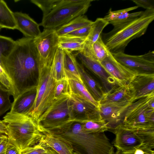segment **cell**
<instances>
[{
  "label": "cell",
  "mask_w": 154,
  "mask_h": 154,
  "mask_svg": "<svg viewBox=\"0 0 154 154\" xmlns=\"http://www.w3.org/2000/svg\"><path fill=\"white\" fill-rule=\"evenodd\" d=\"M33 39L25 37L16 40L5 63V69L13 84L14 100L25 92L36 89L34 80L38 66Z\"/></svg>",
  "instance_id": "1"
},
{
  "label": "cell",
  "mask_w": 154,
  "mask_h": 154,
  "mask_svg": "<svg viewBox=\"0 0 154 154\" xmlns=\"http://www.w3.org/2000/svg\"><path fill=\"white\" fill-rule=\"evenodd\" d=\"M154 19V9L146 10L139 17L113 26L111 31L103 34L102 40L112 54L124 53L129 42L143 35Z\"/></svg>",
  "instance_id": "2"
},
{
  "label": "cell",
  "mask_w": 154,
  "mask_h": 154,
  "mask_svg": "<svg viewBox=\"0 0 154 154\" xmlns=\"http://www.w3.org/2000/svg\"><path fill=\"white\" fill-rule=\"evenodd\" d=\"M8 137L21 153L38 143L43 135L36 122L27 113L10 111L3 118Z\"/></svg>",
  "instance_id": "3"
},
{
  "label": "cell",
  "mask_w": 154,
  "mask_h": 154,
  "mask_svg": "<svg viewBox=\"0 0 154 154\" xmlns=\"http://www.w3.org/2000/svg\"><path fill=\"white\" fill-rule=\"evenodd\" d=\"M51 65L38 66L36 97L27 113L37 123L40 117L55 100L54 91L57 81L53 77Z\"/></svg>",
  "instance_id": "4"
},
{
  "label": "cell",
  "mask_w": 154,
  "mask_h": 154,
  "mask_svg": "<svg viewBox=\"0 0 154 154\" xmlns=\"http://www.w3.org/2000/svg\"><path fill=\"white\" fill-rule=\"evenodd\" d=\"M92 0H61L39 24L44 29H56L76 17L84 15Z\"/></svg>",
  "instance_id": "5"
},
{
  "label": "cell",
  "mask_w": 154,
  "mask_h": 154,
  "mask_svg": "<svg viewBox=\"0 0 154 154\" xmlns=\"http://www.w3.org/2000/svg\"><path fill=\"white\" fill-rule=\"evenodd\" d=\"M121 124L126 127L154 129V94L132 102L125 111Z\"/></svg>",
  "instance_id": "6"
},
{
  "label": "cell",
  "mask_w": 154,
  "mask_h": 154,
  "mask_svg": "<svg viewBox=\"0 0 154 154\" xmlns=\"http://www.w3.org/2000/svg\"><path fill=\"white\" fill-rule=\"evenodd\" d=\"M70 96L55 100L40 117L37 124L42 132L59 128L72 121Z\"/></svg>",
  "instance_id": "7"
},
{
  "label": "cell",
  "mask_w": 154,
  "mask_h": 154,
  "mask_svg": "<svg viewBox=\"0 0 154 154\" xmlns=\"http://www.w3.org/2000/svg\"><path fill=\"white\" fill-rule=\"evenodd\" d=\"M58 38L55 29H44L38 37L33 39L38 66L52 65L58 48Z\"/></svg>",
  "instance_id": "8"
},
{
  "label": "cell",
  "mask_w": 154,
  "mask_h": 154,
  "mask_svg": "<svg viewBox=\"0 0 154 154\" xmlns=\"http://www.w3.org/2000/svg\"><path fill=\"white\" fill-rule=\"evenodd\" d=\"M112 54L119 62L138 73H154L153 51L140 55H132L124 53Z\"/></svg>",
  "instance_id": "9"
},
{
  "label": "cell",
  "mask_w": 154,
  "mask_h": 154,
  "mask_svg": "<svg viewBox=\"0 0 154 154\" xmlns=\"http://www.w3.org/2000/svg\"><path fill=\"white\" fill-rule=\"evenodd\" d=\"M73 119L72 121H83L102 119L99 107L72 94L69 97Z\"/></svg>",
  "instance_id": "10"
},
{
  "label": "cell",
  "mask_w": 154,
  "mask_h": 154,
  "mask_svg": "<svg viewBox=\"0 0 154 154\" xmlns=\"http://www.w3.org/2000/svg\"><path fill=\"white\" fill-rule=\"evenodd\" d=\"M82 64L100 79L105 94L112 92L119 86L118 82L106 71L100 62L88 57L82 53L76 54Z\"/></svg>",
  "instance_id": "11"
},
{
  "label": "cell",
  "mask_w": 154,
  "mask_h": 154,
  "mask_svg": "<svg viewBox=\"0 0 154 154\" xmlns=\"http://www.w3.org/2000/svg\"><path fill=\"white\" fill-rule=\"evenodd\" d=\"M100 63L119 86L129 84L135 76L138 73L119 62L110 52L109 55Z\"/></svg>",
  "instance_id": "12"
},
{
  "label": "cell",
  "mask_w": 154,
  "mask_h": 154,
  "mask_svg": "<svg viewBox=\"0 0 154 154\" xmlns=\"http://www.w3.org/2000/svg\"><path fill=\"white\" fill-rule=\"evenodd\" d=\"M132 103H111L99 104V108L100 116L107 123L109 128V130H111L122 123L124 112Z\"/></svg>",
  "instance_id": "13"
},
{
  "label": "cell",
  "mask_w": 154,
  "mask_h": 154,
  "mask_svg": "<svg viewBox=\"0 0 154 154\" xmlns=\"http://www.w3.org/2000/svg\"><path fill=\"white\" fill-rule=\"evenodd\" d=\"M111 131L116 135L114 146L122 152L130 150L143 144L142 140L135 133L122 124Z\"/></svg>",
  "instance_id": "14"
},
{
  "label": "cell",
  "mask_w": 154,
  "mask_h": 154,
  "mask_svg": "<svg viewBox=\"0 0 154 154\" xmlns=\"http://www.w3.org/2000/svg\"><path fill=\"white\" fill-rule=\"evenodd\" d=\"M134 101L154 94V73H139L129 84Z\"/></svg>",
  "instance_id": "15"
},
{
  "label": "cell",
  "mask_w": 154,
  "mask_h": 154,
  "mask_svg": "<svg viewBox=\"0 0 154 154\" xmlns=\"http://www.w3.org/2000/svg\"><path fill=\"white\" fill-rule=\"evenodd\" d=\"M16 24V29L20 31L26 37L35 38L41 32L38 23L28 14L21 12H14Z\"/></svg>",
  "instance_id": "16"
},
{
  "label": "cell",
  "mask_w": 154,
  "mask_h": 154,
  "mask_svg": "<svg viewBox=\"0 0 154 154\" xmlns=\"http://www.w3.org/2000/svg\"><path fill=\"white\" fill-rule=\"evenodd\" d=\"M134 95L129 84L118 86L112 92L105 94L100 104L111 103L133 102Z\"/></svg>",
  "instance_id": "17"
},
{
  "label": "cell",
  "mask_w": 154,
  "mask_h": 154,
  "mask_svg": "<svg viewBox=\"0 0 154 154\" xmlns=\"http://www.w3.org/2000/svg\"><path fill=\"white\" fill-rule=\"evenodd\" d=\"M109 52L100 36L92 45L85 43L83 49L80 52L88 57L100 62L109 55Z\"/></svg>",
  "instance_id": "18"
},
{
  "label": "cell",
  "mask_w": 154,
  "mask_h": 154,
  "mask_svg": "<svg viewBox=\"0 0 154 154\" xmlns=\"http://www.w3.org/2000/svg\"><path fill=\"white\" fill-rule=\"evenodd\" d=\"M42 133L39 141L45 147L51 148L59 154H73L72 148L68 143L49 133Z\"/></svg>",
  "instance_id": "19"
},
{
  "label": "cell",
  "mask_w": 154,
  "mask_h": 154,
  "mask_svg": "<svg viewBox=\"0 0 154 154\" xmlns=\"http://www.w3.org/2000/svg\"><path fill=\"white\" fill-rule=\"evenodd\" d=\"M78 66L85 85L95 100L99 103L105 94L102 87L87 73L82 65L78 63Z\"/></svg>",
  "instance_id": "20"
},
{
  "label": "cell",
  "mask_w": 154,
  "mask_h": 154,
  "mask_svg": "<svg viewBox=\"0 0 154 154\" xmlns=\"http://www.w3.org/2000/svg\"><path fill=\"white\" fill-rule=\"evenodd\" d=\"M36 95V89L23 93L14 100L10 111L27 113L34 103Z\"/></svg>",
  "instance_id": "21"
},
{
  "label": "cell",
  "mask_w": 154,
  "mask_h": 154,
  "mask_svg": "<svg viewBox=\"0 0 154 154\" xmlns=\"http://www.w3.org/2000/svg\"><path fill=\"white\" fill-rule=\"evenodd\" d=\"M76 55L67 50H63L64 69L66 77L68 79L77 81L84 84L79 72L76 57Z\"/></svg>",
  "instance_id": "22"
},
{
  "label": "cell",
  "mask_w": 154,
  "mask_h": 154,
  "mask_svg": "<svg viewBox=\"0 0 154 154\" xmlns=\"http://www.w3.org/2000/svg\"><path fill=\"white\" fill-rule=\"evenodd\" d=\"M138 7L137 6L115 11L110 9L107 15L103 18L109 24L113 26L129 19L140 16L143 11H140L129 13V11L135 10Z\"/></svg>",
  "instance_id": "23"
},
{
  "label": "cell",
  "mask_w": 154,
  "mask_h": 154,
  "mask_svg": "<svg viewBox=\"0 0 154 154\" xmlns=\"http://www.w3.org/2000/svg\"><path fill=\"white\" fill-rule=\"evenodd\" d=\"M87 38L66 35L58 36L57 47L72 52L73 51L80 52L84 48Z\"/></svg>",
  "instance_id": "24"
},
{
  "label": "cell",
  "mask_w": 154,
  "mask_h": 154,
  "mask_svg": "<svg viewBox=\"0 0 154 154\" xmlns=\"http://www.w3.org/2000/svg\"><path fill=\"white\" fill-rule=\"evenodd\" d=\"M93 22L89 20L86 16L80 15L55 30L58 36H62L89 25Z\"/></svg>",
  "instance_id": "25"
},
{
  "label": "cell",
  "mask_w": 154,
  "mask_h": 154,
  "mask_svg": "<svg viewBox=\"0 0 154 154\" xmlns=\"http://www.w3.org/2000/svg\"><path fill=\"white\" fill-rule=\"evenodd\" d=\"M0 27L16 29V24L13 12L3 0H0Z\"/></svg>",
  "instance_id": "26"
},
{
  "label": "cell",
  "mask_w": 154,
  "mask_h": 154,
  "mask_svg": "<svg viewBox=\"0 0 154 154\" xmlns=\"http://www.w3.org/2000/svg\"><path fill=\"white\" fill-rule=\"evenodd\" d=\"M53 76L57 81L66 78L64 69L63 50L58 48L55 53L51 65Z\"/></svg>",
  "instance_id": "27"
},
{
  "label": "cell",
  "mask_w": 154,
  "mask_h": 154,
  "mask_svg": "<svg viewBox=\"0 0 154 154\" xmlns=\"http://www.w3.org/2000/svg\"><path fill=\"white\" fill-rule=\"evenodd\" d=\"M71 94L80 97L99 107V103L95 100L84 84L69 79Z\"/></svg>",
  "instance_id": "28"
},
{
  "label": "cell",
  "mask_w": 154,
  "mask_h": 154,
  "mask_svg": "<svg viewBox=\"0 0 154 154\" xmlns=\"http://www.w3.org/2000/svg\"><path fill=\"white\" fill-rule=\"evenodd\" d=\"M109 22L103 18H99L92 24L90 32L87 37L86 43L92 45L96 42L99 37L103 29L108 24Z\"/></svg>",
  "instance_id": "29"
},
{
  "label": "cell",
  "mask_w": 154,
  "mask_h": 154,
  "mask_svg": "<svg viewBox=\"0 0 154 154\" xmlns=\"http://www.w3.org/2000/svg\"><path fill=\"white\" fill-rule=\"evenodd\" d=\"M82 131L85 133L104 132L109 128L107 123L102 119L88 120L81 122Z\"/></svg>",
  "instance_id": "30"
},
{
  "label": "cell",
  "mask_w": 154,
  "mask_h": 154,
  "mask_svg": "<svg viewBox=\"0 0 154 154\" xmlns=\"http://www.w3.org/2000/svg\"><path fill=\"white\" fill-rule=\"evenodd\" d=\"M15 44L16 41L12 38L0 35V65L5 69V62L13 49Z\"/></svg>",
  "instance_id": "31"
},
{
  "label": "cell",
  "mask_w": 154,
  "mask_h": 154,
  "mask_svg": "<svg viewBox=\"0 0 154 154\" xmlns=\"http://www.w3.org/2000/svg\"><path fill=\"white\" fill-rule=\"evenodd\" d=\"M124 126L135 133L142 140L143 145L152 149L154 148V129L139 128Z\"/></svg>",
  "instance_id": "32"
},
{
  "label": "cell",
  "mask_w": 154,
  "mask_h": 154,
  "mask_svg": "<svg viewBox=\"0 0 154 154\" xmlns=\"http://www.w3.org/2000/svg\"><path fill=\"white\" fill-rule=\"evenodd\" d=\"M71 91L69 79L64 78L57 82L54 91L55 100L66 96H70Z\"/></svg>",
  "instance_id": "33"
},
{
  "label": "cell",
  "mask_w": 154,
  "mask_h": 154,
  "mask_svg": "<svg viewBox=\"0 0 154 154\" xmlns=\"http://www.w3.org/2000/svg\"><path fill=\"white\" fill-rule=\"evenodd\" d=\"M9 91L0 84V116L11 109L12 103L10 99Z\"/></svg>",
  "instance_id": "34"
},
{
  "label": "cell",
  "mask_w": 154,
  "mask_h": 154,
  "mask_svg": "<svg viewBox=\"0 0 154 154\" xmlns=\"http://www.w3.org/2000/svg\"><path fill=\"white\" fill-rule=\"evenodd\" d=\"M61 0H31L30 2L38 7L44 16L48 14L60 2Z\"/></svg>",
  "instance_id": "35"
},
{
  "label": "cell",
  "mask_w": 154,
  "mask_h": 154,
  "mask_svg": "<svg viewBox=\"0 0 154 154\" xmlns=\"http://www.w3.org/2000/svg\"><path fill=\"white\" fill-rule=\"evenodd\" d=\"M0 84L8 90L11 95L14 96L13 82L6 70L0 65Z\"/></svg>",
  "instance_id": "36"
},
{
  "label": "cell",
  "mask_w": 154,
  "mask_h": 154,
  "mask_svg": "<svg viewBox=\"0 0 154 154\" xmlns=\"http://www.w3.org/2000/svg\"><path fill=\"white\" fill-rule=\"evenodd\" d=\"M92 24V23L89 25L82 27L64 35L87 38L90 32Z\"/></svg>",
  "instance_id": "37"
},
{
  "label": "cell",
  "mask_w": 154,
  "mask_h": 154,
  "mask_svg": "<svg viewBox=\"0 0 154 154\" xmlns=\"http://www.w3.org/2000/svg\"><path fill=\"white\" fill-rule=\"evenodd\" d=\"M48 147H45L40 141L34 145L26 149L22 154H42L45 152Z\"/></svg>",
  "instance_id": "38"
},
{
  "label": "cell",
  "mask_w": 154,
  "mask_h": 154,
  "mask_svg": "<svg viewBox=\"0 0 154 154\" xmlns=\"http://www.w3.org/2000/svg\"><path fill=\"white\" fill-rule=\"evenodd\" d=\"M122 154H154L152 149L142 144L130 150L122 152Z\"/></svg>",
  "instance_id": "39"
},
{
  "label": "cell",
  "mask_w": 154,
  "mask_h": 154,
  "mask_svg": "<svg viewBox=\"0 0 154 154\" xmlns=\"http://www.w3.org/2000/svg\"><path fill=\"white\" fill-rule=\"evenodd\" d=\"M5 154H22L14 141L8 137Z\"/></svg>",
  "instance_id": "40"
},
{
  "label": "cell",
  "mask_w": 154,
  "mask_h": 154,
  "mask_svg": "<svg viewBox=\"0 0 154 154\" xmlns=\"http://www.w3.org/2000/svg\"><path fill=\"white\" fill-rule=\"evenodd\" d=\"M132 1L138 7H141L146 10L154 9L153 0H133Z\"/></svg>",
  "instance_id": "41"
},
{
  "label": "cell",
  "mask_w": 154,
  "mask_h": 154,
  "mask_svg": "<svg viewBox=\"0 0 154 154\" xmlns=\"http://www.w3.org/2000/svg\"><path fill=\"white\" fill-rule=\"evenodd\" d=\"M8 137L3 138L0 142V154H5Z\"/></svg>",
  "instance_id": "42"
},
{
  "label": "cell",
  "mask_w": 154,
  "mask_h": 154,
  "mask_svg": "<svg viewBox=\"0 0 154 154\" xmlns=\"http://www.w3.org/2000/svg\"><path fill=\"white\" fill-rule=\"evenodd\" d=\"M8 136L6 125L3 121L0 120V137Z\"/></svg>",
  "instance_id": "43"
},
{
  "label": "cell",
  "mask_w": 154,
  "mask_h": 154,
  "mask_svg": "<svg viewBox=\"0 0 154 154\" xmlns=\"http://www.w3.org/2000/svg\"><path fill=\"white\" fill-rule=\"evenodd\" d=\"M48 148L47 150L42 154H59L51 148L49 147Z\"/></svg>",
  "instance_id": "44"
},
{
  "label": "cell",
  "mask_w": 154,
  "mask_h": 154,
  "mask_svg": "<svg viewBox=\"0 0 154 154\" xmlns=\"http://www.w3.org/2000/svg\"><path fill=\"white\" fill-rule=\"evenodd\" d=\"M115 154H122V152L119 149H117Z\"/></svg>",
  "instance_id": "45"
},
{
  "label": "cell",
  "mask_w": 154,
  "mask_h": 154,
  "mask_svg": "<svg viewBox=\"0 0 154 154\" xmlns=\"http://www.w3.org/2000/svg\"><path fill=\"white\" fill-rule=\"evenodd\" d=\"M8 137V136H5L3 137H0V142H1V141L2 140L3 138H4V137Z\"/></svg>",
  "instance_id": "46"
},
{
  "label": "cell",
  "mask_w": 154,
  "mask_h": 154,
  "mask_svg": "<svg viewBox=\"0 0 154 154\" xmlns=\"http://www.w3.org/2000/svg\"><path fill=\"white\" fill-rule=\"evenodd\" d=\"M73 154H78L77 153H76L75 152H74Z\"/></svg>",
  "instance_id": "47"
},
{
  "label": "cell",
  "mask_w": 154,
  "mask_h": 154,
  "mask_svg": "<svg viewBox=\"0 0 154 154\" xmlns=\"http://www.w3.org/2000/svg\"><path fill=\"white\" fill-rule=\"evenodd\" d=\"M1 28L0 27V30L1 29Z\"/></svg>",
  "instance_id": "48"
}]
</instances>
